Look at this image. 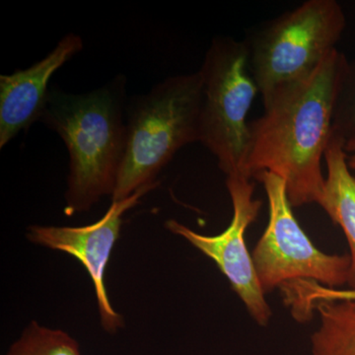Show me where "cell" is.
I'll return each mask as SVG.
<instances>
[{"label": "cell", "mask_w": 355, "mask_h": 355, "mask_svg": "<svg viewBox=\"0 0 355 355\" xmlns=\"http://www.w3.org/2000/svg\"><path fill=\"white\" fill-rule=\"evenodd\" d=\"M125 81L120 76L86 94L50 89L41 120L69 153L64 214L88 211L113 196L125 153Z\"/></svg>", "instance_id": "obj_2"}, {"label": "cell", "mask_w": 355, "mask_h": 355, "mask_svg": "<svg viewBox=\"0 0 355 355\" xmlns=\"http://www.w3.org/2000/svg\"><path fill=\"white\" fill-rule=\"evenodd\" d=\"M345 153H350V156H347L349 169L355 170V135L345 141Z\"/></svg>", "instance_id": "obj_15"}, {"label": "cell", "mask_w": 355, "mask_h": 355, "mask_svg": "<svg viewBox=\"0 0 355 355\" xmlns=\"http://www.w3.org/2000/svg\"><path fill=\"white\" fill-rule=\"evenodd\" d=\"M333 133L347 141L355 135V60L343 71L333 120Z\"/></svg>", "instance_id": "obj_13"}, {"label": "cell", "mask_w": 355, "mask_h": 355, "mask_svg": "<svg viewBox=\"0 0 355 355\" xmlns=\"http://www.w3.org/2000/svg\"><path fill=\"white\" fill-rule=\"evenodd\" d=\"M251 180L241 173L227 176L226 187L232 202L233 216L227 229L220 234H200L174 219L166 222L165 227L214 261L254 321L266 327L272 317V310L266 301L245 241L247 228L256 220L263 205L261 200L254 198V184Z\"/></svg>", "instance_id": "obj_7"}, {"label": "cell", "mask_w": 355, "mask_h": 355, "mask_svg": "<svg viewBox=\"0 0 355 355\" xmlns=\"http://www.w3.org/2000/svg\"><path fill=\"white\" fill-rule=\"evenodd\" d=\"M202 83L200 71L168 77L128 106L125 153L112 202L158 184L175 154L200 142Z\"/></svg>", "instance_id": "obj_3"}, {"label": "cell", "mask_w": 355, "mask_h": 355, "mask_svg": "<svg viewBox=\"0 0 355 355\" xmlns=\"http://www.w3.org/2000/svg\"><path fill=\"white\" fill-rule=\"evenodd\" d=\"M345 28V14L336 0H308L252 30L244 42L263 106L308 78L336 50Z\"/></svg>", "instance_id": "obj_4"}, {"label": "cell", "mask_w": 355, "mask_h": 355, "mask_svg": "<svg viewBox=\"0 0 355 355\" xmlns=\"http://www.w3.org/2000/svg\"><path fill=\"white\" fill-rule=\"evenodd\" d=\"M347 60L336 49L308 78L284 89L250 123L243 175L282 178L292 207L319 205L324 179L322 159L333 135L336 97Z\"/></svg>", "instance_id": "obj_1"}, {"label": "cell", "mask_w": 355, "mask_h": 355, "mask_svg": "<svg viewBox=\"0 0 355 355\" xmlns=\"http://www.w3.org/2000/svg\"><path fill=\"white\" fill-rule=\"evenodd\" d=\"M157 184L140 189L125 200L112 202L106 214L95 223L84 226L31 225L27 228L28 241L69 254L83 263L92 280L100 323L107 333H116L125 324L123 316L112 305L105 284L112 252L120 238L123 217Z\"/></svg>", "instance_id": "obj_8"}, {"label": "cell", "mask_w": 355, "mask_h": 355, "mask_svg": "<svg viewBox=\"0 0 355 355\" xmlns=\"http://www.w3.org/2000/svg\"><path fill=\"white\" fill-rule=\"evenodd\" d=\"M254 178L263 184L270 209L268 227L252 257L265 294L295 280L318 282L324 287L347 284L350 257L324 254L315 247L294 216L286 182L270 172Z\"/></svg>", "instance_id": "obj_6"}, {"label": "cell", "mask_w": 355, "mask_h": 355, "mask_svg": "<svg viewBox=\"0 0 355 355\" xmlns=\"http://www.w3.org/2000/svg\"><path fill=\"white\" fill-rule=\"evenodd\" d=\"M319 326L311 338L312 355H355L354 300H318Z\"/></svg>", "instance_id": "obj_11"}, {"label": "cell", "mask_w": 355, "mask_h": 355, "mask_svg": "<svg viewBox=\"0 0 355 355\" xmlns=\"http://www.w3.org/2000/svg\"><path fill=\"white\" fill-rule=\"evenodd\" d=\"M309 296L312 302H316L318 300H354L355 291L350 289L336 291V289L320 286L313 287L311 284Z\"/></svg>", "instance_id": "obj_14"}, {"label": "cell", "mask_w": 355, "mask_h": 355, "mask_svg": "<svg viewBox=\"0 0 355 355\" xmlns=\"http://www.w3.org/2000/svg\"><path fill=\"white\" fill-rule=\"evenodd\" d=\"M6 355H81L78 343L67 331L32 321Z\"/></svg>", "instance_id": "obj_12"}, {"label": "cell", "mask_w": 355, "mask_h": 355, "mask_svg": "<svg viewBox=\"0 0 355 355\" xmlns=\"http://www.w3.org/2000/svg\"><path fill=\"white\" fill-rule=\"evenodd\" d=\"M202 100L200 142L216 156L226 176L244 170L249 153L247 116L260 94L244 41L212 40L200 69Z\"/></svg>", "instance_id": "obj_5"}, {"label": "cell", "mask_w": 355, "mask_h": 355, "mask_svg": "<svg viewBox=\"0 0 355 355\" xmlns=\"http://www.w3.org/2000/svg\"><path fill=\"white\" fill-rule=\"evenodd\" d=\"M345 144V139L333 133L324 153L328 175L319 205L331 220L342 227L349 242L350 268L347 284L350 291H355V178L347 164Z\"/></svg>", "instance_id": "obj_10"}, {"label": "cell", "mask_w": 355, "mask_h": 355, "mask_svg": "<svg viewBox=\"0 0 355 355\" xmlns=\"http://www.w3.org/2000/svg\"><path fill=\"white\" fill-rule=\"evenodd\" d=\"M83 49V40L65 35L43 60L27 69L0 76V148L41 120L55 72Z\"/></svg>", "instance_id": "obj_9"}]
</instances>
